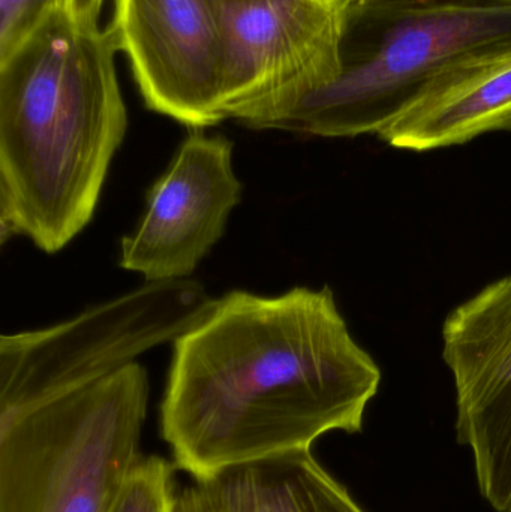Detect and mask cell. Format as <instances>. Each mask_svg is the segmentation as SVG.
<instances>
[{
  "mask_svg": "<svg viewBox=\"0 0 511 512\" xmlns=\"http://www.w3.org/2000/svg\"><path fill=\"white\" fill-rule=\"evenodd\" d=\"M381 378L329 286L227 292L173 342L162 439L192 480L311 451L362 432Z\"/></svg>",
  "mask_w": 511,
  "mask_h": 512,
  "instance_id": "obj_1",
  "label": "cell"
},
{
  "mask_svg": "<svg viewBox=\"0 0 511 512\" xmlns=\"http://www.w3.org/2000/svg\"><path fill=\"white\" fill-rule=\"evenodd\" d=\"M110 27L68 11L0 60V239L56 254L92 221L128 111Z\"/></svg>",
  "mask_w": 511,
  "mask_h": 512,
  "instance_id": "obj_2",
  "label": "cell"
},
{
  "mask_svg": "<svg viewBox=\"0 0 511 512\" xmlns=\"http://www.w3.org/2000/svg\"><path fill=\"white\" fill-rule=\"evenodd\" d=\"M511 51V0H347L332 80L228 119L321 138L380 135L411 108Z\"/></svg>",
  "mask_w": 511,
  "mask_h": 512,
  "instance_id": "obj_3",
  "label": "cell"
},
{
  "mask_svg": "<svg viewBox=\"0 0 511 512\" xmlns=\"http://www.w3.org/2000/svg\"><path fill=\"white\" fill-rule=\"evenodd\" d=\"M140 363L0 420V512H111L141 460Z\"/></svg>",
  "mask_w": 511,
  "mask_h": 512,
  "instance_id": "obj_4",
  "label": "cell"
},
{
  "mask_svg": "<svg viewBox=\"0 0 511 512\" xmlns=\"http://www.w3.org/2000/svg\"><path fill=\"white\" fill-rule=\"evenodd\" d=\"M216 300L197 280L146 282L41 330L0 337V420L95 384L200 324Z\"/></svg>",
  "mask_w": 511,
  "mask_h": 512,
  "instance_id": "obj_5",
  "label": "cell"
},
{
  "mask_svg": "<svg viewBox=\"0 0 511 512\" xmlns=\"http://www.w3.org/2000/svg\"><path fill=\"white\" fill-rule=\"evenodd\" d=\"M347 0H219L221 105L317 89L339 69Z\"/></svg>",
  "mask_w": 511,
  "mask_h": 512,
  "instance_id": "obj_6",
  "label": "cell"
},
{
  "mask_svg": "<svg viewBox=\"0 0 511 512\" xmlns=\"http://www.w3.org/2000/svg\"><path fill=\"white\" fill-rule=\"evenodd\" d=\"M110 30L149 110L192 129L224 122L219 0H114Z\"/></svg>",
  "mask_w": 511,
  "mask_h": 512,
  "instance_id": "obj_7",
  "label": "cell"
},
{
  "mask_svg": "<svg viewBox=\"0 0 511 512\" xmlns=\"http://www.w3.org/2000/svg\"><path fill=\"white\" fill-rule=\"evenodd\" d=\"M441 334L459 442L473 453L483 498L511 512V276L455 307Z\"/></svg>",
  "mask_w": 511,
  "mask_h": 512,
  "instance_id": "obj_8",
  "label": "cell"
},
{
  "mask_svg": "<svg viewBox=\"0 0 511 512\" xmlns=\"http://www.w3.org/2000/svg\"><path fill=\"white\" fill-rule=\"evenodd\" d=\"M242 200L233 143L192 129L170 168L147 194V210L120 243V267L147 282L188 279L224 236Z\"/></svg>",
  "mask_w": 511,
  "mask_h": 512,
  "instance_id": "obj_9",
  "label": "cell"
},
{
  "mask_svg": "<svg viewBox=\"0 0 511 512\" xmlns=\"http://www.w3.org/2000/svg\"><path fill=\"white\" fill-rule=\"evenodd\" d=\"M511 131V51L423 99L378 135L393 149L432 152Z\"/></svg>",
  "mask_w": 511,
  "mask_h": 512,
  "instance_id": "obj_10",
  "label": "cell"
},
{
  "mask_svg": "<svg viewBox=\"0 0 511 512\" xmlns=\"http://www.w3.org/2000/svg\"><path fill=\"white\" fill-rule=\"evenodd\" d=\"M173 466L158 456L141 457L111 512H174Z\"/></svg>",
  "mask_w": 511,
  "mask_h": 512,
  "instance_id": "obj_11",
  "label": "cell"
},
{
  "mask_svg": "<svg viewBox=\"0 0 511 512\" xmlns=\"http://www.w3.org/2000/svg\"><path fill=\"white\" fill-rule=\"evenodd\" d=\"M68 9V0H0V60L17 50L45 20Z\"/></svg>",
  "mask_w": 511,
  "mask_h": 512,
  "instance_id": "obj_12",
  "label": "cell"
},
{
  "mask_svg": "<svg viewBox=\"0 0 511 512\" xmlns=\"http://www.w3.org/2000/svg\"><path fill=\"white\" fill-rule=\"evenodd\" d=\"M104 0H68V14L84 24H98Z\"/></svg>",
  "mask_w": 511,
  "mask_h": 512,
  "instance_id": "obj_13",
  "label": "cell"
}]
</instances>
